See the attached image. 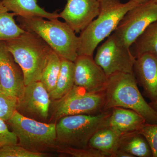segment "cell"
Instances as JSON below:
<instances>
[{
    "mask_svg": "<svg viewBox=\"0 0 157 157\" xmlns=\"http://www.w3.org/2000/svg\"><path fill=\"white\" fill-rule=\"evenodd\" d=\"M61 67L55 87L49 93L51 101L62 98L75 86L74 62L61 58Z\"/></svg>",
    "mask_w": 157,
    "mask_h": 157,
    "instance_id": "obj_19",
    "label": "cell"
},
{
    "mask_svg": "<svg viewBox=\"0 0 157 157\" xmlns=\"http://www.w3.org/2000/svg\"><path fill=\"white\" fill-rule=\"evenodd\" d=\"M155 1L157 3V0H155Z\"/></svg>",
    "mask_w": 157,
    "mask_h": 157,
    "instance_id": "obj_31",
    "label": "cell"
},
{
    "mask_svg": "<svg viewBox=\"0 0 157 157\" xmlns=\"http://www.w3.org/2000/svg\"><path fill=\"white\" fill-rule=\"evenodd\" d=\"M52 155V153L30 151L17 144L7 145L0 148V157H47Z\"/></svg>",
    "mask_w": 157,
    "mask_h": 157,
    "instance_id": "obj_23",
    "label": "cell"
},
{
    "mask_svg": "<svg viewBox=\"0 0 157 157\" xmlns=\"http://www.w3.org/2000/svg\"><path fill=\"white\" fill-rule=\"evenodd\" d=\"M132 46L131 51L136 58L144 53L151 54L157 58V20L147 28Z\"/></svg>",
    "mask_w": 157,
    "mask_h": 157,
    "instance_id": "obj_20",
    "label": "cell"
},
{
    "mask_svg": "<svg viewBox=\"0 0 157 157\" xmlns=\"http://www.w3.org/2000/svg\"><path fill=\"white\" fill-rule=\"evenodd\" d=\"M112 157H133L132 155L129 154L126 152L121 150L118 149L115 153L113 154Z\"/></svg>",
    "mask_w": 157,
    "mask_h": 157,
    "instance_id": "obj_28",
    "label": "cell"
},
{
    "mask_svg": "<svg viewBox=\"0 0 157 157\" xmlns=\"http://www.w3.org/2000/svg\"><path fill=\"white\" fill-rule=\"evenodd\" d=\"M56 153L73 157H107V155L89 146L83 148L59 147Z\"/></svg>",
    "mask_w": 157,
    "mask_h": 157,
    "instance_id": "obj_25",
    "label": "cell"
},
{
    "mask_svg": "<svg viewBox=\"0 0 157 157\" xmlns=\"http://www.w3.org/2000/svg\"><path fill=\"white\" fill-rule=\"evenodd\" d=\"M157 20V3L155 0H150L129 10L113 33L130 48L147 28Z\"/></svg>",
    "mask_w": 157,
    "mask_h": 157,
    "instance_id": "obj_9",
    "label": "cell"
},
{
    "mask_svg": "<svg viewBox=\"0 0 157 157\" xmlns=\"http://www.w3.org/2000/svg\"><path fill=\"white\" fill-rule=\"evenodd\" d=\"M74 63L75 85L89 92H104L107 87L108 77L97 64L93 56L78 55Z\"/></svg>",
    "mask_w": 157,
    "mask_h": 157,
    "instance_id": "obj_11",
    "label": "cell"
},
{
    "mask_svg": "<svg viewBox=\"0 0 157 157\" xmlns=\"http://www.w3.org/2000/svg\"><path fill=\"white\" fill-rule=\"evenodd\" d=\"M64 9L59 14L76 33H80L99 14V0H66Z\"/></svg>",
    "mask_w": 157,
    "mask_h": 157,
    "instance_id": "obj_13",
    "label": "cell"
},
{
    "mask_svg": "<svg viewBox=\"0 0 157 157\" xmlns=\"http://www.w3.org/2000/svg\"><path fill=\"white\" fill-rule=\"evenodd\" d=\"M100 11L97 18L80 33L78 55L93 56L100 42L114 32L127 12L138 6L130 0L122 3L120 0H99Z\"/></svg>",
    "mask_w": 157,
    "mask_h": 157,
    "instance_id": "obj_2",
    "label": "cell"
},
{
    "mask_svg": "<svg viewBox=\"0 0 157 157\" xmlns=\"http://www.w3.org/2000/svg\"><path fill=\"white\" fill-rule=\"evenodd\" d=\"M104 94V112L115 107L127 108L139 113L146 123L157 124V112L144 100L133 73H117L109 76Z\"/></svg>",
    "mask_w": 157,
    "mask_h": 157,
    "instance_id": "obj_1",
    "label": "cell"
},
{
    "mask_svg": "<svg viewBox=\"0 0 157 157\" xmlns=\"http://www.w3.org/2000/svg\"><path fill=\"white\" fill-rule=\"evenodd\" d=\"M110 111L111 109L96 114H78L61 118L56 123L58 149L88 147L91 137L104 126Z\"/></svg>",
    "mask_w": 157,
    "mask_h": 157,
    "instance_id": "obj_6",
    "label": "cell"
},
{
    "mask_svg": "<svg viewBox=\"0 0 157 157\" xmlns=\"http://www.w3.org/2000/svg\"><path fill=\"white\" fill-rule=\"evenodd\" d=\"M123 134L109 127H103L93 135L89 142L88 146L102 152L107 157H112L118 149Z\"/></svg>",
    "mask_w": 157,
    "mask_h": 157,
    "instance_id": "obj_17",
    "label": "cell"
},
{
    "mask_svg": "<svg viewBox=\"0 0 157 157\" xmlns=\"http://www.w3.org/2000/svg\"><path fill=\"white\" fill-rule=\"evenodd\" d=\"M118 149L126 152L133 157H152L148 142L138 131L123 134Z\"/></svg>",
    "mask_w": 157,
    "mask_h": 157,
    "instance_id": "obj_18",
    "label": "cell"
},
{
    "mask_svg": "<svg viewBox=\"0 0 157 157\" xmlns=\"http://www.w3.org/2000/svg\"><path fill=\"white\" fill-rule=\"evenodd\" d=\"M133 2H135L137 5H140V4H143L144 3L146 2H147L150 1V0H132Z\"/></svg>",
    "mask_w": 157,
    "mask_h": 157,
    "instance_id": "obj_30",
    "label": "cell"
},
{
    "mask_svg": "<svg viewBox=\"0 0 157 157\" xmlns=\"http://www.w3.org/2000/svg\"><path fill=\"white\" fill-rule=\"evenodd\" d=\"M17 143L16 135L9 130L6 122L0 119V148L7 145Z\"/></svg>",
    "mask_w": 157,
    "mask_h": 157,
    "instance_id": "obj_27",
    "label": "cell"
},
{
    "mask_svg": "<svg viewBox=\"0 0 157 157\" xmlns=\"http://www.w3.org/2000/svg\"><path fill=\"white\" fill-rule=\"evenodd\" d=\"M3 6L16 16L24 17H41L52 20L59 18L55 11L48 12L38 5L37 0H1Z\"/></svg>",
    "mask_w": 157,
    "mask_h": 157,
    "instance_id": "obj_16",
    "label": "cell"
},
{
    "mask_svg": "<svg viewBox=\"0 0 157 157\" xmlns=\"http://www.w3.org/2000/svg\"><path fill=\"white\" fill-rule=\"evenodd\" d=\"M49 93L40 81L25 86L16 111L26 117L48 123L51 103Z\"/></svg>",
    "mask_w": 157,
    "mask_h": 157,
    "instance_id": "obj_10",
    "label": "cell"
},
{
    "mask_svg": "<svg viewBox=\"0 0 157 157\" xmlns=\"http://www.w3.org/2000/svg\"><path fill=\"white\" fill-rule=\"evenodd\" d=\"M137 83L151 102L157 101V58L149 53L137 57L133 67Z\"/></svg>",
    "mask_w": 157,
    "mask_h": 157,
    "instance_id": "obj_14",
    "label": "cell"
},
{
    "mask_svg": "<svg viewBox=\"0 0 157 157\" xmlns=\"http://www.w3.org/2000/svg\"><path fill=\"white\" fill-rule=\"evenodd\" d=\"M146 123L144 118L134 110L115 107L111 109L103 127H110L123 134L138 131Z\"/></svg>",
    "mask_w": 157,
    "mask_h": 157,
    "instance_id": "obj_15",
    "label": "cell"
},
{
    "mask_svg": "<svg viewBox=\"0 0 157 157\" xmlns=\"http://www.w3.org/2000/svg\"><path fill=\"white\" fill-rule=\"evenodd\" d=\"M104 92H89L75 85L62 98L51 101L48 123L56 124L67 116L101 113L104 112Z\"/></svg>",
    "mask_w": 157,
    "mask_h": 157,
    "instance_id": "obj_7",
    "label": "cell"
},
{
    "mask_svg": "<svg viewBox=\"0 0 157 157\" xmlns=\"http://www.w3.org/2000/svg\"><path fill=\"white\" fill-rule=\"evenodd\" d=\"M0 93H1V90H0Z\"/></svg>",
    "mask_w": 157,
    "mask_h": 157,
    "instance_id": "obj_32",
    "label": "cell"
},
{
    "mask_svg": "<svg viewBox=\"0 0 157 157\" xmlns=\"http://www.w3.org/2000/svg\"><path fill=\"white\" fill-rule=\"evenodd\" d=\"M143 135L151 148L152 157H157V124L145 123L138 131Z\"/></svg>",
    "mask_w": 157,
    "mask_h": 157,
    "instance_id": "obj_26",
    "label": "cell"
},
{
    "mask_svg": "<svg viewBox=\"0 0 157 157\" xmlns=\"http://www.w3.org/2000/svg\"><path fill=\"white\" fill-rule=\"evenodd\" d=\"M6 123L16 135L18 145L36 152L56 153V124L26 117L17 111Z\"/></svg>",
    "mask_w": 157,
    "mask_h": 157,
    "instance_id": "obj_5",
    "label": "cell"
},
{
    "mask_svg": "<svg viewBox=\"0 0 157 157\" xmlns=\"http://www.w3.org/2000/svg\"><path fill=\"white\" fill-rule=\"evenodd\" d=\"M14 13L9 12L0 1V41L19 36L25 32L15 22Z\"/></svg>",
    "mask_w": 157,
    "mask_h": 157,
    "instance_id": "obj_21",
    "label": "cell"
},
{
    "mask_svg": "<svg viewBox=\"0 0 157 157\" xmlns=\"http://www.w3.org/2000/svg\"><path fill=\"white\" fill-rule=\"evenodd\" d=\"M94 59L109 77L117 73H133L136 58L113 33L98 47Z\"/></svg>",
    "mask_w": 157,
    "mask_h": 157,
    "instance_id": "obj_8",
    "label": "cell"
},
{
    "mask_svg": "<svg viewBox=\"0 0 157 157\" xmlns=\"http://www.w3.org/2000/svg\"><path fill=\"white\" fill-rule=\"evenodd\" d=\"M21 68L7 49L5 42L0 41V90L18 99L25 88Z\"/></svg>",
    "mask_w": 157,
    "mask_h": 157,
    "instance_id": "obj_12",
    "label": "cell"
},
{
    "mask_svg": "<svg viewBox=\"0 0 157 157\" xmlns=\"http://www.w3.org/2000/svg\"><path fill=\"white\" fill-rule=\"evenodd\" d=\"M61 58L52 51L43 69L40 81L50 93L55 87L61 67Z\"/></svg>",
    "mask_w": 157,
    "mask_h": 157,
    "instance_id": "obj_22",
    "label": "cell"
},
{
    "mask_svg": "<svg viewBox=\"0 0 157 157\" xmlns=\"http://www.w3.org/2000/svg\"><path fill=\"white\" fill-rule=\"evenodd\" d=\"M149 104L151 106L152 108L157 112V101H155V102H151Z\"/></svg>",
    "mask_w": 157,
    "mask_h": 157,
    "instance_id": "obj_29",
    "label": "cell"
},
{
    "mask_svg": "<svg viewBox=\"0 0 157 157\" xmlns=\"http://www.w3.org/2000/svg\"><path fill=\"white\" fill-rule=\"evenodd\" d=\"M18 99L0 93V119L7 122L16 111Z\"/></svg>",
    "mask_w": 157,
    "mask_h": 157,
    "instance_id": "obj_24",
    "label": "cell"
},
{
    "mask_svg": "<svg viewBox=\"0 0 157 157\" xmlns=\"http://www.w3.org/2000/svg\"><path fill=\"white\" fill-rule=\"evenodd\" d=\"M17 19L21 28L41 37L61 58L75 61L78 56V37L67 23L41 17L17 16Z\"/></svg>",
    "mask_w": 157,
    "mask_h": 157,
    "instance_id": "obj_4",
    "label": "cell"
},
{
    "mask_svg": "<svg viewBox=\"0 0 157 157\" xmlns=\"http://www.w3.org/2000/svg\"><path fill=\"white\" fill-rule=\"evenodd\" d=\"M4 42L22 70L25 85L40 81L48 57L53 51L49 45L36 34L26 31L19 36Z\"/></svg>",
    "mask_w": 157,
    "mask_h": 157,
    "instance_id": "obj_3",
    "label": "cell"
}]
</instances>
